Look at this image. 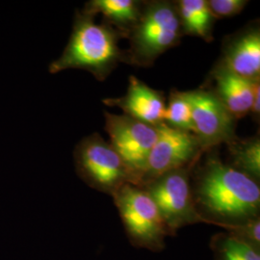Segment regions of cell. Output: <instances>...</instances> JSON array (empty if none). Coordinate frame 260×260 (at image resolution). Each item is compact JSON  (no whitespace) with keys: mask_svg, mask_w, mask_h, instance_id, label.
<instances>
[{"mask_svg":"<svg viewBox=\"0 0 260 260\" xmlns=\"http://www.w3.org/2000/svg\"><path fill=\"white\" fill-rule=\"evenodd\" d=\"M215 149L192 168L191 190L205 223L228 230L260 217L259 183L223 163Z\"/></svg>","mask_w":260,"mask_h":260,"instance_id":"6da1fadb","label":"cell"},{"mask_svg":"<svg viewBox=\"0 0 260 260\" xmlns=\"http://www.w3.org/2000/svg\"><path fill=\"white\" fill-rule=\"evenodd\" d=\"M94 17L83 10L76 11L68 45L62 55L49 65L50 74L69 69L85 70L103 82L125 62L124 49L119 46L125 36L104 20L96 23Z\"/></svg>","mask_w":260,"mask_h":260,"instance_id":"7a4b0ae2","label":"cell"},{"mask_svg":"<svg viewBox=\"0 0 260 260\" xmlns=\"http://www.w3.org/2000/svg\"><path fill=\"white\" fill-rule=\"evenodd\" d=\"M183 32L174 1H143L139 19L130 29L125 64L149 68L158 57L180 44Z\"/></svg>","mask_w":260,"mask_h":260,"instance_id":"3957f363","label":"cell"},{"mask_svg":"<svg viewBox=\"0 0 260 260\" xmlns=\"http://www.w3.org/2000/svg\"><path fill=\"white\" fill-rule=\"evenodd\" d=\"M112 198L131 245L163 251L166 237L172 235L150 196L142 187L126 183Z\"/></svg>","mask_w":260,"mask_h":260,"instance_id":"277c9868","label":"cell"},{"mask_svg":"<svg viewBox=\"0 0 260 260\" xmlns=\"http://www.w3.org/2000/svg\"><path fill=\"white\" fill-rule=\"evenodd\" d=\"M77 176L91 188L113 196L134 179L119 154L99 133L84 137L74 151Z\"/></svg>","mask_w":260,"mask_h":260,"instance_id":"5b68a950","label":"cell"},{"mask_svg":"<svg viewBox=\"0 0 260 260\" xmlns=\"http://www.w3.org/2000/svg\"><path fill=\"white\" fill-rule=\"evenodd\" d=\"M192 167L168 172L140 186L153 200L171 235L186 225L205 223L197 212L192 190Z\"/></svg>","mask_w":260,"mask_h":260,"instance_id":"8992f818","label":"cell"},{"mask_svg":"<svg viewBox=\"0 0 260 260\" xmlns=\"http://www.w3.org/2000/svg\"><path fill=\"white\" fill-rule=\"evenodd\" d=\"M110 145L129 170L134 185H139L150 150L157 139V127L127 115L104 113Z\"/></svg>","mask_w":260,"mask_h":260,"instance_id":"52a82bcc","label":"cell"},{"mask_svg":"<svg viewBox=\"0 0 260 260\" xmlns=\"http://www.w3.org/2000/svg\"><path fill=\"white\" fill-rule=\"evenodd\" d=\"M156 127L157 139L150 150L146 169L137 186L168 172L192 167L205 153L195 134L173 128L165 122H161Z\"/></svg>","mask_w":260,"mask_h":260,"instance_id":"ba28073f","label":"cell"},{"mask_svg":"<svg viewBox=\"0 0 260 260\" xmlns=\"http://www.w3.org/2000/svg\"><path fill=\"white\" fill-rule=\"evenodd\" d=\"M185 93L191 105L194 134L205 152L237 137V120L209 87L204 85Z\"/></svg>","mask_w":260,"mask_h":260,"instance_id":"9c48e42d","label":"cell"},{"mask_svg":"<svg viewBox=\"0 0 260 260\" xmlns=\"http://www.w3.org/2000/svg\"><path fill=\"white\" fill-rule=\"evenodd\" d=\"M218 62L246 79H260L259 21L254 20L224 38Z\"/></svg>","mask_w":260,"mask_h":260,"instance_id":"30bf717a","label":"cell"},{"mask_svg":"<svg viewBox=\"0 0 260 260\" xmlns=\"http://www.w3.org/2000/svg\"><path fill=\"white\" fill-rule=\"evenodd\" d=\"M128 81L124 95L104 99L103 103L110 107H119L124 115L153 126L163 122L166 108L164 93L152 89L134 75L129 76Z\"/></svg>","mask_w":260,"mask_h":260,"instance_id":"8fae6325","label":"cell"},{"mask_svg":"<svg viewBox=\"0 0 260 260\" xmlns=\"http://www.w3.org/2000/svg\"><path fill=\"white\" fill-rule=\"evenodd\" d=\"M260 79L251 81L234 74L217 61L205 85L213 91L224 107L238 121L250 114L254 88Z\"/></svg>","mask_w":260,"mask_h":260,"instance_id":"7c38bea8","label":"cell"},{"mask_svg":"<svg viewBox=\"0 0 260 260\" xmlns=\"http://www.w3.org/2000/svg\"><path fill=\"white\" fill-rule=\"evenodd\" d=\"M143 1L138 0H91L83 11L96 16L103 15V20L121 32L125 39L130 29L138 20Z\"/></svg>","mask_w":260,"mask_h":260,"instance_id":"4fadbf2b","label":"cell"},{"mask_svg":"<svg viewBox=\"0 0 260 260\" xmlns=\"http://www.w3.org/2000/svg\"><path fill=\"white\" fill-rule=\"evenodd\" d=\"M180 21L183 36H193L207 43L213 42L215 19L208 7L207 0L174 1Z\"/></svg>","mask_w":260,"mask_h":260,"instance_id":"5bb4252c","label":"cell"},{"mask_svg":"<svg viewBox=\"0 0 260 260\" xmlns=\"http://www.w3.org/2000/svg\"><path fill=\"white\" fill-rule=\"evenodd\" d=\"M231 167L259 183L260 137L259 133L250 138H238L226 144Z\"/></svg>","mask_w":260,"mask_h":260,"instance_id":"9a60e30c","label":"cell"},{"mask_svg":"<svg viewBox=\"0 0 260 260\" xmlns=\"http://www.w3.org/2000/svg\"><path fill=\"white\" fill-rule=\"evenodd\" d=\"M210 249L214 260H260V251L228 233L214 234Z\"/></svg>","mask_w":260,"mask_h":260,"instance_id":"2e32d148","label":"cell"},{"mask_svg":"<svg viewBox=\"0 0 260 260\" xmlns=\"http://www.w3.org/2000/svg\"><path fill=\"white\" fill-rule=\"evenodd\" d=\"M163 122L173 128L194 134L191 105L185 92L177 91V89L171 90L163 116Z\"/></svg>","mask_w":260,"mask_h":260,"instance_id":"e0dca14e","label":"cell"},{"mask_svg":"<svg viewBox=\"0 0 260 260\" xmlns=\"http://www.w3.org/2000/svg\"><path fill=\"white\" fill-rule=\"evenodd\" d=\"M225 233H230L240 241L260 251V217L247 223L232 226L225 230Z\"/></svg>","mask_w":260,"mask_h":260,"instance_id":"ac0fdd59","label":"cell"},{"mask_svg":"<svg viewBox=\"0 0 260 260\" xmlns=\"http://www.w3.org/2000/svg\"><path fill=\"white\" fill-rule=\"evenodd\" d=\"M208 7L216 19L230 18L240 14L248 0H207Z\"/></svg>","mask_w":260,"mask_h":260,"instance_id":"d6986e66","label":"cell"},{"mask_svg":"<svg viewBox=\"0 0 260 260\" xmlns=\"http://www.w3.org/2000/svg\"><path fill=\"white\" fill-rule=\"evenodd\" d=\"M260 82L255 85L254 88V93H253V99H252V103H251V110L250 114L251 118L257 122H259L260 118Z\"/></svg>","mask_w":260,"mask_h":260,"instance_id":"ffe728a7","label":"cell"}]
</instances>
